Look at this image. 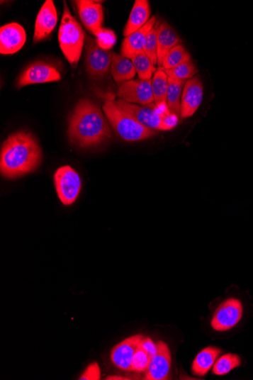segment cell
Wrapping results in <instances>:
<instances>
[{
    "instance_id": "1f68e13d",
    "label": "cell",
    "mask_w": 253,
    "mask_h": 380,
    "mask_svg": "<svg viewBox=\"0 0 253 380\" xmlns=\"http://www.w3.org/2000/svg\"><path fill=\"white\" fill-rule=\"evenodd\" d=\"M140 346L142 350L146 351L151 357L157 352V343L154 342L149 337H144V339L141 340Z\"/></svg>"
},
{
    "instance_id": "484cf974",
    "label": "cell",
    "mask_w": 253,
    "mask_h": 380,
    "mask_svg": "<svg viewBox=\"0 0 253 380\" xmlns=\"http://www.w3.org/2000/svg\"><path fill=\"white\" fill-rule=\"evenodd\" d=\"M191 60V53L181 43V45L176 46L168 53L163 62L162 68L164 70L171 69Z\"/></svg>"
},
{
    "instance_id": "f1b7e54d",
    "label": "cell",
    "mask_w": 253,
    "mask_h": 380,
    "mask_svg": "<svg viewBox=\"0 0 253 380\" xmlns=\"http://www.w3.org/2000/svg\"><path fill=\"white\" fill-rule=\"evenodd\" d=\"M97 45L105 50H111L117 41L115 32L112 30L101 28L94 34Z\"/></svg>"
},
{
    "instance_id": "44dd1931",
    "label": "cell",
    "mask_w": 253,
    "mask_h": 380,
    "mask_svg": "<svg viewBox=\"0 0 253 380\" xmlns=\"http://www.w3.org/2000/svg\"><path fill=\"white\" fill-rule=\"evenodd\" d=\"M110 72L118 84L133 79L137 74L134 64L130 59L114 52Z\"/></svg>"
},
{
    "instance_id": "5bb4252c",
    "label": "cell",
    "mask_w": 253,
    "mask_h": 380,
    "mask_svg": "<svg viewBox=\"0 0 253 380\" xmlns=\"http://www.w3.org/2000/svg\"><path fill=\"white\" fill-rule=\"evenodd\" d=\"M26 42V32L21 25L13 23L0 28V52L10 55L18 52Z\"/></svg>"
},
{
    "instance_id": "3957f363",
    "label": "cell",
    "mask_w": 253,
    "mask_h": 380,
    "mask_svg": "<svg viewBox=\"0 0 253 380\" xmlns=\"http://www.w3.org/2000/svg\"><path fill=\"white\" fill-rule=\"evenodd\" d=\"M103 112L115 132L128 142L146 140L157 134V131L141 125L136 119L120 108L113 99H105Z\"/></svg>"
},
{
    "instance_id": "8992f818",
    "label": "cell",
    "mask_w": 253,
    "mask_h": 380,
    "mask_svg": "<svg viewBox=\"0 0 253 380\" xmlns=\"http://www.w3.org/2000/svg\"><path fill=\"white\" fill-rule=\"evenodd\" d=\"M55 186L62 204L69 206L79 198L81 190V180L78 174L69 166L59 168L54 175Z\"/></svg>"
},
{
    "instance_id": "4fadbf2b",
    "label": "cell",
    "mask_w": 253,
    "mask_h": 380,
    "mask_svg": "<svg viewBox=\"0 0 253 380\" xmlns=\"http://www.w3.org/2000/svg\"><path fill=\"white\" fill-rule=\"evenodd\" d=\"M145 336L135 335L118 343L111 352V361L120 371L130 372L132 360L140 343Z\"/></svg>"
},
{
    "instance_id": "e0dca14e",
    "label": "cell",
    "mask_w": 253,
    "mask_h": 380,
    "mask_svg": "<svg viewBox=\"0 0 253 380\" xmlns=\"http://www.w3.org/2000/svg\"><path fill=\"white\" fill-rule=\"evenodd\" d=\"M157 23V18L153 16L144 27L126 37L123 42L120 55L130 60L137 53L144 51L147 35Z\"/></svg>"
},
{
    "instance_id": "9a60e30c",
    "label": "cell",
    "mask_w": 253,
    "mask_h": 380,
    "mask_svg": "<svg viewBox=\"0 0 253 380\" xmlns=\"http://www.w3.org/2000/svg\"><path fill=\"white\" fill-rule=\"evenodd\" d=\"M58 14L56 6L52 0H47L40 8L37 16L34 43H38L47 38L56 28Z\"/></svg>"
},
{
    "instance_id": "277c9868",
    "label": "cell",
    "mask_w": 253,
    "mask_h": 380,
    "mask_svg": "<svg viewBox=\"0 0 253 380\" xmlns=\"http://www.w3.org/2000/svg\"><path fill=\"white\" fill-rule=\"evenodd\" d=\"M86 35L65 3L59 30V42L64 56L71 66H78L84 45Z\"/></svg>"
},
{
    "instance_id": "8fae6325",
    "label": "cell",
    "mask_w": 253,
    "mask_h": 380,
    "mask_svg": "<svg viewBox=\"0 0 253 380\" xmlns=\"http://www.w3.org/2000/svg\"><path fill=\"white\" fill-rule=\"evenodd\" d=\"M203 84L199 76L186 81L182 93L181 116L182 118L193 116L203 99Z\"/></svg>"
},
{
    "instance_id": "7c38bea8",
    "label": "cell",
    "mask_w": 253,
    "mask_h": 380,
    "mask_svg": "<svg viewBox=\"0 0 253 380\" xmlns=\"http://www.w3.org/2000/svg\"><path fill=\"white\" fill-rule=\"evenodd\" d=\"M157 346V352L151 357L145 379L166 380L169 376L172 367V354L169 347L163 341H159Z\"/></svg>"
},
{
    "instance_id": "ffe728a7",
    "label": "cell",
    "mask_w": 253,
    "mask_h": 380,
    "mask_svg": "<svg viewBox=\"0 0 253 380\" xmlns=\"http://www.w3.org/2000/svg\"><path fill=\"white\" fill-rule=\"evenodd\" d=\"M222 350L217 347H207L196 355L192 364V373L203 377L213 367Z\"/></svg>"
},
{
    "instance_id": "d6986e66",
    "label": "cell",
    "mask_w": 253,
    "mask_h": 380,
    "mask_svg": "<svg viewBox=\"0 0 253 380\" xmlns=\"http://www.w3.org/2000/svg\"><path fill=\"white\" fill-rule=\"evenodd\" d=\"M150 6L147 0H136L125 27L124 36L126 38L144 27L150 21Z\"/></svg>"
},
{
    "instance_id": "52a82bcc",
    "label": "cell",
    "mask_w": 253,
    "mask_h": 380,
    "mask_svg": "<svg viewBox=\"0 0 253 380\" xmlns=\"http://www.w3.org/2000/svg\"><path fill=\"white\" fill-rule=\"evenodd\" d=\"M115 104L146 128L154 130V131H164V117L158 113L155 103L140 106L118 99L115 101Z\"/></svg>"
},
{
    "instance_id": "ac0fdd59",
    "label": "cell",
    "mask_w": 253,
    "mask_h": 380,
    "mask_svg": "<svg viewBox=\"0 0 253 380\" xmlns=\"http://www.w3.org/2000/svg\"><path fill=\"white\" fill-rule=\"evenodd\" d=\"M157 40L158 67L159 68H162L163 62L168 55V53L174 48L181 45L182 40L167 21H163L161 24H159Z\"/></svg>"
},
{
    "instance_id": "cb8c5ba5",
    "label": "cell",
    "mask_w": 253,
    "mask_h": 380,
    "mask_svg": "<svg viewBox=\"0 0 253 380\" xmlns=\"http://www.w3.org/2000/svg\"><path fill=\"white\" fill-rule=\"evenodd\" d=\"M130 60L134 64L140 79H151L158 69L146 55L145 51L137 53Z\"/></svg>"
},
{
    "instance_id": "6da1fadb",
    "label": "cell",
    "mask_w": 253,
    "mask_h": 380,
    "mask_svg": "<svg viewBox=\"0 0 253 380\" xmlns=\"http://www.w3.org/2000/svg\"><path fill=\"white\" fill-rule=\"evenodd\" d=\"M103 113L94 101L81 99L69 118L71 143L80 147H91L111 138V128Z\"/></svg>"
},
{
    "instance_id": "7a4b0ae2",
    "label": "cell",
    "mask_w": 253,
    "mask_h": 380,
    "mask_svg": "<svg viewBox=\"0 0 253 380\" xmlns=\"http://www.w3.org/2000/svg\"><path fill=\"white\" fill-rule=\"evenodd\" d=\"M42 161V150L34 135L18 132L4 141L0 155L2 176L15 179L37 170Z\"/></svg>"
},
{
    "instance_id": "d4e9b609",
    "label": "cell",
    "mask_w": 253,
    "mask_h": 380,
    "mask_svg": "<svg viewBox=\"0 0 253 380\" xmlns=\"http://www.w3.org/2000/svg\"><path fill=\"white\" fill-rule=\"evenodd\" d=\"M241 364L242 362L238 355L226 354L217 359L213 367V372L217 376H224L240 367Z\"/></svg>"
},
{
    "instance_id": "9c48e42d",
    "label": "cell",
    "mask_w": 253,
    "mask_h": 380,
    "mask_svg": "<svg viewBox=\"0 0 253 380\" xmlns=\"http://www.w3.org/2000/svg\"><path fill=\"white\" fill-rule=\"evenodd\" d=\"M117 96L129 104L145 106L154 103L152 79H136L118 84Z\"/></svg>"
},
{
    "instance_id": "d6a6232c",
    "label": "cell",
    "mask_w": 253,
    "mask_h": 380,
    "mask_svg": "<svg viewBox=\"0 0 253 380\" xmlns=\"http://www.w3.org/2000/svg\"><path fill=\"white\" fill-rule=\"evenodd\" d=\"M107 380H124V379H129L128 378H125V377H123V376H107L106 379Z\"/></svg>"
},
{
    "instance_id": "83f0119b",
    "label": "cell",
    "mask_w": 253,
    "mask_h": 380,
    "mask_svg": "<svg viewBox=\"0 0 253 380\" xmlns=\"http://www.w3.org/2000/svg\"><path fill=\"white\" fill-rule=\"evenodd\" d=\"M158 28L155 26L147 34L144 51L154 66H158Z\"/></svg>"
},
{
    "instance_id": "603a6c76",
    "label": "cell",
    "mask_w": 253,
    "mask_h": 380,
    "mask_svg": "<svg viewBox=\"0 0 253 380\" xmlns=\"http://www.w3.org/2000/svg\"><path fill=\"white\" fill-rule=\"evenodd\" d=\"M186 81L169 77L167 106L171 113L181 116V97Z\"/></svg>"
},
{
    "instance_id": "2e32d148",
    "label": "cell",
    "mask_w": 253,
    "mask_h": 380,
    "mask_svg": "<svg viewBox=\"0 0 253 380\" xmlns=\"http://www.w3.org/2000/svg\"><path fill=\"white\" fill-rule=\"evenodd\" d=\"M83 24L86 29L95 34V32L101 28L103 23V9L101 4L97 2L78 0L74 1Z\"/></svg>"
},
{
    "instance_id": "4dcf8cb0",
    "label": "cell",
    "mask_w": 253,
    "mask_h": 380,
    "mask_svg": "<svg viewBox=\"0 0 253 380\" xmlns=\"http://www.w3.org/2000/svg\"><path fill=\"white\" fill-rule=\"evenodd\" d=\"M101 379V370L100 365L96 362H93L86 368L79 377L80 380H100Z\"/></svg>"
},
{
    "instance_id": "30bf717a",
    "label": "cell",
    "mask_w": 253,
    "mask_h": 380,
    "mask_svg": "<svg viewBox=\"0 0 253 380\" xmlns=\"http://www.w3.org/2000/svg\"><path fill=\"white\" fill-rule=\"evenodd\" d=\"M61 74L52 65L42 61L35 62L28 66L20 75L17 82V88L35 84L59 82Z\"/></svg>"
},
{
    "instance_id": "7402d4cb",
    "label": "cell",
    "mask_w": 253,
    "mask_h": 380,
    "mask_svg": "<svg viewBox=\"0 0 253 380\" xmlns=\"http://www.w3.org/2000/svg\"><path fill=\"white\" fill-rule=\"evenodd\" d=\"M168 89L169 76L162 68H159L152 78V91L156 105L167 104Z\"/></svg>"
},
{
    "instance_id": "5b68a950",
    "label": "cell",
    "mask_w": 253,
    "mask_h": 380,
    "mask_svg": "<svg viewBox=\"0 0 253 380\" xmlns=\"http://www.w3.org/2000/svg\"><path fill=\"white\" fill-rule=\"evenodd\" d=\"M113 52L105 50L97 45L96 40L86 35V70L94 79H103L111 69Z\"/></svg>"
},
{
    "instance_id": "4316f807",
    "label": "cell",
    "mask_w": 253,
    "mask_h": 380,
    "mask_svg": "<svg viewBox=\"0 0 253 380\" xmlns=\"http://www.w3.org/2000/svg\"><path fill=\"white\" fill-rule=\"evenodd\" d=\"M163 70L166 72L169 77L181 81H189L195 77L198 73V69L191 60L181 63L173 69Z\"/></svg>"
},
{
    "instance_id": "f546056e",
    "label": "cell",
    "mask_w": 253,
    "mask_h": 380,
    "mask_svg": "<svg viewBox=\"0 0 253 380\" xmlns=\"http://www.w3.org/2000/svg\"><path fill=\"white\" fill-rule=\"evenodd\" d=\"M150 360L151 357L149 354L139 345L133 357V360H132L131 371L140 374L145 373Z\"/></svg>"
},
{
    "instance_id": "ba28073f",
    "label": "cell",
    "mask_w": 253,
    "mask_h": 380,
    "mask_svg": "<svg viewBox=\"0 0 253 380\" xmlns=\"http://www.w3.org/2000/svg\"><path fill=\"white\" fill-rule=\"evenodd\" d=\"M243 312V306L240 300L228 298L215 310L211 320V327L217 332L230 330L236 327L240 321Z\"/></svg>"
}]
</instances>
